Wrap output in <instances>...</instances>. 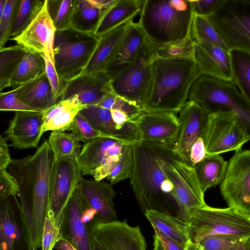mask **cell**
Wrapping results in <instances>:
<instances>
[{"mask_svg":"<svg viewBox=\"0 0 250 250\" xmlns=\"http://www.w3.org/2000/svg\"><path fill=\"white\" fill-rule=\"evenodd\" d=\"M53 154L45 140L33 154L12 159L7 169L18 187L17 196L27 228L30 249L41 248L49 206Z\"/></svg>","mask_w":250,"mask_h":250,"instance_id":"6da1fadb","label":"cell"},{"mask_svg":"<svg viewBox=\"0 0 250 250\" xmlns=\"http://www.w3.org/2000/svg\"><path fill=\"white\" fill-rule=\"evenodd\" d=\"M132 151L130 185L142 211L176 212L178 217L173 187L163 169L164 163L173 154L172 147L141 141L132 145Z\"/></svg>","mask_w":250,"mask_h":250,"instance_id":"7a4b0ae2","label":"cell"},{"mask_svg":"<svg viewBox=\"0 0 250 250\" xmlns=\"http://www.w3.org/2000/svg\"><path fill=\"white\" fill-rule=\"evenodd\" d=\"M195 62L186 58L163 59L154 56L150 89L143 111L178 112L188 100L189 90L201 76Z\"/></svg>","mask_w":250,"mask_h":250,"instance_id":"3957f363","label":"cell"},{"mask_svg":"<svg viewBox=\"0 0 250 250\" xmlns=\"http://www.w3.org/2000/svg\"><path fill=\"white\" fill-rule=\"evenodd\" d=\"M193 15L191 0H145L138 22L158 47L186 39Z\"/></svg>","mask_w":250,"mask_h":250,"instance_id":"277c9868","label":"cell"},{"mask_svg":"<svg viewBox=\"0 0 250 250\" xmlns=\"http://www.w3.org/2000/svg\"><path fill=\"white\" fill-rule=\"evenodd\" d=\"M98 42L92 33L71 28L56 30L53 45L54 64L61 82L82 74Z\"/></svg>","mask_w":250,"mask_h":250,"instance_id":"5b68a950","label":"cell"},{"mask_svg":"<svg viewBox=\"0 0 250 250\" xmlns=\"http://www.w3.org/2000/svg\"><path fill=\"white\" fill-rule=\"evenodd\" d=\"M186 221L190 228V240L195 243L212 235L250 238V215L229 207L215 208L206 204L193 209Z\"/></svg>","mask_w":250,"mask_h":250,"instance_id":"8992f818","label":"cell"},{"mask_svg":"<svg viewBox=\"0 0 250 250\" xmlns=\"http://www.w3.org/2000/svg\"><path fill=\"white\" fill-rule=\"evenodd\" d=\"M205 17L228 52L233 49L250 52V0H220Z\"/></svg>","mask_w":250,"mask_h":250,"instance_id":"52a82bcc","label":"cell"},{"mask_svg":"<svg viewBox=\"0 0 250 250\" xmlns=\"http://www.w3.org/2000/svg\"><path fill=\"white\" fill-rule=\"evenodd\" d=\"M188 100L208 114L234 111L250 125V103L232 82L201 75L192 85Z\"/></svg>","mask_w":250,"mask_h":250,"instance_id":"ba28073f","label":"cell"},{"mask_svg":"<svg viewBox=\"0 0 250 250\" xmlns=\"http://www.w3.org/2000/svg\"><path fill=\"white\" fill-rule=\"evenodd\" d=\"M202 138L207 155L237 151L250 139V125L233 110L211 113Z\"/></svg>","mask_w":250,"mask_h":250,"instance_id":"9c48e42d","label":"cell"},{"mask_svg":"<svg viewBox=\"0 0 250 250\" xmlns=\"http://www.w3.org/2000/svg\"><path fill=\"white\" fill-rule=\"evenodd\" d=\"M157 47L146 38L134 61L110 81L113 92L141 109L152 80V62Z\"/></svg>","mask_w":250,"mask_h":250,"instance_id":"30bf717a","label":"cell"},{"mask_svg":"<svg viewBox=\"0 0 250 250\" xmlns=\"http://www.w3.org/2000/svg\"><path fill=\"white\" fill-rule=\"evenodd\" d=\"M163 169L172 184L179 209V218L186 221L191 211L206 205L194 168L173 154L164 163Z\"/></svg>","mask_w":250,"mask_h":250,"instance_id":"8fae6325","label":"cell"},{"mask_svg":"<svg viewBox=\"0 0 250 250\" xmlns=\"http://www.w3.org/2000/svg\"><path fill=\"white\" fill-rule=\"evenodd\" d=\"M220 191L229 207L250 215V151H235L228 162Z\"/></svg>","mask_w":250,"mask_h":250,"instance_id":"7c38bea8","label":"cell"},{"mask_svg":"<svg viewBox=\"0 0 250 250\" xmlns=\"http://www.w3.org/2000/svg\"><path fill=\"white\" fill-rule=\"evenodd\" d=\"M129 144L107 137H98L84 143L77 160L84 175L96 181L106 178Z\"/></svg>","mask_w":250,"mask_h":250,"instance_id":"4fadbf2b","label":"cell"},{"mask_svg":"<svg viewBox=\"0 0 250 250\" xmlns=\"http://www.w3.org/2000/svg\"><path fill=\"white\" fill-rule=\"evenodd\" d=\"M77 158L53 160L50 176L48 209L54 214L59 227L63 209L82 178Z\"/></svg>","mask_w":250,"mask_h":250,"instance_id":"5bb4252c","label":"cell"},{"mask_svg":"<svg viewBox=\"0 0 250 250\" xmlns=\"http://www.w3.org/2000/svg\"><path fill=\"white\" fill-rule=\"evenodd\" d=\"M87 207L79 189L76 188L63 209L59 225L61 239L77 250H94V226L85 223L82 219Z\"/></svg>","mask_w":250,"mask_h":250,"instance_id":"9a60e30c","label":"cell"},{"mask_svg":"<svg viewBox=\"0 0 250 250\" xmlns=\"http://www.w3.org/2000/svg\"><path fill=\"white\" fill-rule=\"evenodd\" d=\"M16 195L0 196V250H31L22 208Z\"/></svg>","mask_w":250,"mask_h":250,"instance_id":"2e32d148","label":"cell"},{"mask_svg":"<svg viewBox=\"0 0 250 250\" xmlns=\"http://www.w3.org/2000/svg\"><path fill=\"white\" fill-rule=\"evenodd\" d=\"M178 112L179 128L172 150L178 160L190 166V147L203 136L208 113L193 101H188Z\"/></svg>","mask_w":250,"mask_h":250,"instance_id":"e0dca14e","label":"cell"},{"mask_svg":"<svg viewBox=\"0 0 250 250\" xmlns=\"http://www.w3.org/2000/svg\"><path fill=\"white\" fill-rule=\"evenodd\" d=\"M92 234L104 250H146V241L139 226H130L126 219L97 223Z\"/></svg>","mask_w":250,"mask_h":250,"instance_id":"ac0fdd59","label":"cell"},{"mask_svg":"<svg viewBox=\"0 0 250 250\" xmlns=\"http://www.w3.org/2000/svg\"><path fill=\"white\" fill-rule=\"evenodd\" d=\"M113 92L105 72L82 74L65 83L60 97L85 107L97 105L106 96Z\"/></svg>","mask_w":250,"mask_h":250,"instance_id":"d6986e66","label":"cell"},{"mask_svg":"<svg viewBox=\"0 0 250 250\" xmlns=\"http://www.w3.org/2000/svg\"><path fill=\"white\" fill-rule=\"evenodd\" d=\"M137 122L142 141L172 147L179 128L178 119L175 113L142 110Z\"/></svg>","mask_w":250,"mask_h":250,"instance_id":"ffe728a7","label":"cell"},{"mask_svg":"<svg viewBox=\"0 0 250 250\" xmlns=\"http://www.w3.org/2000/svg\"><path fill=\"white\" fill-rule=\"evenodd\" d=\"M43 112L17 111L4 132L5 139L16 149L36 148L43 134Z\"/></svg>","mask_w":250,"mask_h":250,"instance_id":"44dd1931","label":"cell"},{"mask_svg":"<svg viewBox=\"0 0 250 250\" xmlns=\"http://www.w3.org/2000/svg\"><path fill=\"white\" fill-rule=\"evenodd\" d=\"M194 61L201 75L232 82L229 53L205 41H193Z\"/></svg>","mask_w":250,"mask_h":250,"instance_id":"7402d4cb","label":"cell"},{"mask_svg":"<svg viewBox=\"0 0 250 250\" xmlns=\"http://www.w3.org/2000/svg\"><path fill=\"white\" fill-rule=\"evenodd\" d=\"M78 188L88 207L96 211V224L116 220L114 203L116 193L111 184L82 178Z\"/></svg>","mask_w":250,"mask_h":250,"instance_id":"603a6c76","label":"cell"},{"mask_svg":"<svg viewBox=\"0 0 250 250\" xmlns=\"http://www.w3.org/2000/svg\"><path fill=\"white\" fill-rule=\"evenodd\" d=\"M56 29L44 4L35 19L19 36L12 38L25 50L43 54L47 50L54 62L53 45Z\"/></svg>","mask_w":250,"mask_h":250,"instance_id":"cb8c5ba5","label":"cell"},{"mask_svg":"<svg viewBox=\"0 0 250 250\" xmlns=\"http://www.w3.org/2000/svg\"><path fill=\"white\" fill-rule=\"evenodd\" d=\"M147 37L139 22L129 24L105 73L111 81L134 61Z\"/></svg>","mask_w":250,"mask_h":250,"instance_id":"d4e9b609","label":"cell"},{"mask_svg":"<svg viewBox=\"0 0 250 250\" xmlns=\"http://www.w3.org/2000/svg\"><path fill=\"white\" fill-rule=\"evenodd\" d=\"M132 21L124 22L98 37L97 43L82 74L105 72Z\"/></svg>","mask_w":250,"mask_h":250,"instance_id":"484cf974","label":"cell"},{"mask_svg":"<svg viewBox=\"0 0 250 250\" xmlns=\"http://www.w3.org/2000/svg\"><path fill=\"white\" fill-rule=\"evenodd\" d=\"M18 99L24 104L43 112L59 103L45 73L16 88Z\"/></svg>","mask_w":250,"mask_h":250,"instance_id":"4316f807","label":"cell"},{"mask_svg":"<svg viewBox=\"0 0 250 250\" xmlns=\"http://www.w3.org/2000/svg\"><path fill=\"white\" fill-rule=\"evenodd\" d=\"M79 113L97 130L109 138L131 145L142 141L140 138L121 129L112 119L109 109L98 105H89Z\"/></svg>","mask_w":250,"mask_h":250,"instance_id":"83f0119b","label":"cell"},{"mask_svg":"<svg viewBox=\"0 0 250 250\" xmlns=\"http://www.w3.org/2000/svg\"><path fill=\"white\" fill-rule=\"evenodd\" d=\"M144 0H116L103 15L94 33L97 38L140 15Z\"/></svg>","mask_w":250,"mask_h":250,"instance_id":"f1b7e54d","label":"cell"},{"mask_svg":"<svg viewBox=\"0 0 250 250\" xmlns=\"http://www.w3.org/2000/svg\"><path fill=\"white\" fill-rule=\"evenodd\" d=\"M144 215L153 229L185 247L190 240V228L186 221L162 211L149 210Z\"/></svg>","mask_w":250,"mask_h":250,"instance_id":"f546056e","label":"cell"},{"mask_svg":"<svg viewBox=\"0 0 250 250\" xmlns=\"http://www.w3.org/2000/svg\"><path fill=\"white\" fill-rule=\"evenodd\" d=\"M84 107L70 101H61L43 111V133L48 131H71L75 117Z\"/></svg>","mask_w":250,"mask_h":250,"instance_id":"4dcf8cb0","label":"cell"},{"mask_svg":"<svg viewBox=\"0 0 250 250\" xmlns=\"http://www.w3.org/2000/svg\"><path fill=\"white\" fill-rule=\"evenodd\" d=\"M107 10L99 8L90 0H76L70 27L82 32L94 34Z\"/></svg>","mask_w":250,"mask_h":250,"instance_id":"1f68e13d","label":"cell"},{"mask_svg":"<svg viewBox=\"0 0 250 250\" xmlns=\"http://www.w3.org/2000/svg\"><path fill=\"white\" fill-rule=\"evenodd\" d=\"M228 162L220 155H206L193 167L203 191L215 187L222 182Z\"/></svg>","mask_w":250,"mask_h":250,"instance_id":"d6a6232c","label":"cell"},{"mask_svg":"<svg viewBox=\"0 0 250 250\" xmlns=\"http://www.w3.org/2000/svg\"><path fill=\"white\" fill-rule=\"evenodd\" d=\"M45 73L44 54L25 50V53L9 79L14 89Z\"/></svg>","mask_w":250,"mask_h":250,"instance_id":"836d02e7","label":"cell"},{"mask_svg":"<svg viewBox=\"0 0 250 250\" xmlns=\"http://www.w3.org/2000/svg\"><path fill=\"white\" fill-rule=\"evenodd\" d=\"M232 83L250 103V52L233 49L229 52Z\"/></svg>","mask_w":250,"mask_h":250,"instance_id":"e575fe53","label":"cell"},{"mask_svg":"<svg viewBox=\"0 0 250 250\" xmlns=\"http://www.w3.org/2000/svg\"><path fill=\"white\" fill-rule=\"evenodd\" d=\"M47 141L55 161L68 157L77 158L82 148L79 141L71 133L65 131H52Z\"/></svg>","mask_w":250,"mask_h":250,"instance_id":"d590c367","label":"cell"},{"mask_svg":"<svg viewBox=\"0 0 250 250\" xmlns=\"http://www.w3.org/2000/svg\"><path fill=\"white\" fill-rule=\"evenodd\" d=\"M45 0H19L11 31L12 38L19 36L30 25L42 8Z\"/></svg>","mask_w":250,"mask_h":250,"instance_id":"8d00e7d4","label":"cell"},{"mask_svg":"<svg viewBox=\"0 0 250 250\" xmlns=\"http://www.w3.org/2000/svg\"><path fill=\"white\" fill-rule=\"evenodd\" d=\"M76 0H46L49 16L56 30L70 28V19Z\"/></svg>","mask_w":250,"mask_h":250,"instance_id":"74e56055","label":"cell"},{"mask_svg":"<svg viewBox=\"0 0 250 250\" xmlns=\"http://www.w3.org/2000/svg\"><path fill=\"white\" fill-rule=\"evenodd\" d=\"M190 34L193 41L208 42L229 53L214 29L204 16L193 14Z\"/></svg>","mask_w":250,"mask_h":250,"instance_id":"f35d334b","label":"cell"},{"mask_svg":"<svg viewBox=\"0 0 250 250\" xmlns=\"http://www.w3.org/2000/svg\"><path fill=\"white\" fill-rule=\"evenodd\" d=\"M154 56L163 59L186 58L194 61V44L190 33L179 42L157 47Z\"/></svg>","mask_w":250,"mask_h":250,"instance_id":"ab89813d","label":"cell"},{"mask_svg":"<svg viewBox=\"0 0 250 250\" xmlns=\"http://www.w3.org/2000/svg\"><path fill=\"white\" fill-rule=\"evenodd\" d=\"M25 53L18 44L0 49V81L9 80Z\"/></svg>","mask_w":250,"mask_h":250,"instance_id":"60d3db41","label":"cell"},{"mask_svg":"<svg viewBox=\"0 0 250 250\" xmlns=\"http://www.w3.org/2000/svg\"><path fill=\"white\" fill-rule=\"evenodd\" d=\"M133 164L132 145H129L121 156L119 160L111 169L106 179L110 184H115L129 178Z\"/></svg>","mask_w":250,"mask_h":250,"instance_id":"b9f144b4","label":"cell"},{"mask_svg":"<svg viewBox=\"0 0 250 250\" xmlns=\"http://www.w3.org/2000/svg\"><path fill=\"white\" fill-rule=\"evenodd\" d=\"M71 131L77 141L84 143L98 137L109 138L97 130L79 112L72 122Z\"/></svg>","mask_w":250,"mask_h":250,"instance_id":"7bdbcfd3","label":"cell"},{"mask_svg":"<svg viewBox=\"0 0 250 250\" xmlns=\"http://www.w3.org/2000/svg\"><path fill=\"white\" fill-rule=\"evenodd\" d=\"M19 0H6L0 21V49L11 37V31Z\"/></svg>","mask_w":250,"mask_h":250,"instance_id":"ee69618b","label":"cell"},{"mask_svg":"<svg viewBox=\"0 0 250 250\" xmlns=\"http://www.w3.org/2000/svg\"><path fill=\"white\" fill-rule=\"evenodd\" d=\"M59 227L53 213L48 209L43 225L42 238V250H52L61 239Z\"/></svg>","mask_w":250,"mask_h":250,"instance_id":"f6af8a7d","label":"cell"},{"mask_svg":"<svg viewBox=\"0 0 250 250\" xmlns=\"http://www.w3.org/2000/svg\"><path fill=\"white\" fill-rule=\"evenodd\" d=\"M249 238H240L227 235H212L206 237L198 243L205 250H229Z\"/></svg>","mask_w":250,"mask_h":250,"instance_id":"bcb514c9","label":"cell"},{"mask_svg":"<svg viewBox=\"0 0 250 250\" xmlns=\"http://www.w3.org/2000/svg\"><path fill=\"white\" fill-rule=\"evenodd\" d=\"M97 105L109 110H121L135 117H138L142 112L140 107L130 104L114 92L106 96Z\"/></svg>","mask_w":250,"mask_h":250,"instance_id":"7dc6e473","label":"cell"},{"mask_svg":"<svg viewBox=\"0 0 250 250\" xmlns=\"http://www.w3.org/2000/svg\"><path fill=\"white\" fill-rule=\"evenodd\" d=\"M0 111H31L40 112L22 103L18 98L16 89L0 92Z\"/></svg>","mask_w":250,"mask_h":250,"instance_id":"c3c4849f","label":"cell"},{"mask_svg":"<svg viewBox=\"0 0 250 250\" xmlns=\"http://www.w3.org/2000/svg\"><path fill=\"white\" fill-rule=\"evenodd\" d=\"M43 54L45 62V73L52 87L53 93L56 99L60 102V97L64 84L60 80L54 62L51 59L47 50L44 51Z\"/></svg>","mask_w":250,"mask_h":250,"instance_id":"681fc988","label":"cell"},{"mask_svg":"<svg viewBox=\"0 0 250 250\" xmlns=\"http://www.w3.org/2000/svg\"><path fill=\"white\" fill-rule=\"evenodd\" d=\"M18 187L14 178L7 169L0 170V196L14 194L17 195Z\"/></svg>","mask_w":250,"mask_h":250,"instance_id":"f907efd6","label":"cell"},{"mask_svg":"<svg viewBox=\"0 0 250 250\" xmlns=\"http://www.w3.org/2000/svg\"><path fill=\"white\" fill-rule=\"evenodd\" d=\"M191 0L193 14L206 17L216 7L220 0Z\"/></svg>","mask_w":250,"mask_h":250,"instance_id":"816d5d0a","label":"cell"},{"mask_svg":"<svg viewBox=\"0 0 250 250\" xmlns=\"http://www.w3.org/2000/svg\"><path fill=\"white\" fill-rule=\"evenodd\" d=\"M202 137L199 138L191 146L189 154L190 166L194 165L202 160L206 156Z\"/></svg>","mask_w":250,"mask_h":250,"instance_id":"f5cc1de1","label":"cell"},{"mask_svg":"<svg viewBox=\"0 0 250 250\" xmlns=\"http://www.w3.org/2000/svg\"><path fill=\"white\" fill-rule=\"evenodd\" d=\"M11 160L8 146L0 134V170L7 169Z\"/></svg>","mask_w":250,"mask_h":250,"instance_id":"db71d44e","label":"cell"},{"mask_svg":"<svg viewBox=\"0 0 250 250\" xmlns=\"http://www.w3.org/2000/svg\"><path fill=\"white\" fill-rule=\"evenodd\" d=\"M153 229L164 250H185V247L165 236L158 229Z\"/></svg>","mask_w":250,"mask_h":250,"instance_id":"11a10c76","label":"cell"},{"mask_svg":"<svg viewBox=\"0 0 250 250\" xmlns=\"http://www.w3.org/2000/svg\"><path fill=\"white\" fill-rule=\"evenodd\" d=\"M90 1L99 8L107 10L114 5L116 0H90Z\"/></svg>","mask_w":250,"mask_h":250,"instance_id":"9f6ffc18","label":"cell"},{"mask_svg":"<svg viewBox=\"0 0 250 250\" xmlns=\"http://www.w3.org/2000/svg\"><path fill=\"white\" fill-rule=\"evenodd\" d=\"M54 249L58 250H77L66 240L61 239L55 244Z\"/></svg>","mask_w":250,"mask_h":250,"instance_id":"6f0895ef","label":"cell"},{"mask_svg":"<svg viewBox=\"0 0 250 250\" xmlns=\"http://www.w3.org/2000/svg\"><path fill=\"white\" fill-rule=\"evenodd\" d=\"M229 250H250V238L244 240Z\"/></svg>","mask_w":250,"mask_h":250,"instance_id":"680465c9","label":"cell"},{"mask_svg":"<svg viewBox=\"0 0 250 250\" xmlns=\"http://www.w3.org/2000/svg\"><path fill=\"white\" fill-rule=\"evenodd\" d=\"M185 250H205L199 243H195L189 240L185 247Z\"/></svg>","mask_w":250,"mask_h":250,"instance_id":"91938a15","label":"cell"},{"mask_svg":"<svg viewBox=\"0 0 250 250\" xmlns=\"http://www.w3.org/2000/svg\"><path fill=\"white\" fill-rule=\"evenodd\" d=\"M152 250H164L155 234L153 235V248Z\"/></svg>","mask_w":250,"mask_h":250,"instance_id":"94428289","label":"cell"},{"mask_svg":"<svg viewBox=\"0 0 250 250\" xmlns=\"http://www.w3.org/2000/svg\"><path fill=\"white\" fill-rule=\"evenodd\" d=\"M10 87L9 80L0 81V92L6 87Z\"/></svg>","mask_w":250,"mask_h":250,"instance_id":"6125c7cd","label":"cell"},{"mask_svg":"<svg viewBox=\"0 0 250 250\" xmlns=\"http://www.w3.org/2000/svg\"><path fill=\"white\" fill-rule=\"evenodd\" d=\"M5 2L6 0H0V21Z\"/></svg>","mask_w":250,"mask_h":250,"instance_id":"be15d7a7","label":"cell"},{"mask_svg":"<svg viewBox=\"0 0 250 250\" xmlns=\"http://www.w3.org/2000/svg\"><path fill=\"white\" fill-rule=\"evenodd\" d=\"M95 241L94 250H104L99 245V244Z\"/></svg>","mask_w":250,"mask_h":250,"instance_id":"e7e4bbea","label":"cell"},{"mask_svg":"<svg viewBox=\"0 0 250 250\" xmlns=\"http://www.w3.org/2000/svg\"><path fill=\"white\" fill-rule=\"evenodd\" d=\"M34 250V249H33V250Z\"/></svg>","mask_w":250,"mask_h":250,"instance_id":"03108f58","label":"cell"}]
</instances>
